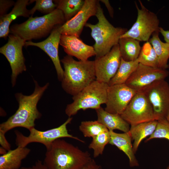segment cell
I'll return each mask as SVG.
<instances>
[{"label": "cell", "instance_id": "1", "mask_svg": "<svg viewBox=\"0 0 169 169\" xmlns=\"http://www.w3.org/2000/svg\"><path fill=\"white\" fill-rule=\"evenodd\" d=\"M35 88L33 93L26 95L21 93L15 94L18 103V107L15 113L6 121L0 125V131L6 133L14 128L22 127L28 130L34 127L35 121L40 118L41 114L37 108L38 103L44 92L48 88L49 83L44 86H40L37 82L34 80Z\"/></svg>", "mask_w": 169, "mask_h": 169}, {"label": "cell", "instance_id": "2", "mask_svg": "<svg viewBox=\"0 0 169 169\" xmlns=\"http://www.w3.org/2000/svg\"><path fill=\"white\" fill-rule=\"evenodd\" d=\"M92 159L88 151L59 139L46 149L43 163L47 169H82Z\"/></svg>", "mask_w": 169, "mask_h": 169}, {"label": "cell", "instance_id": "3", "mask_svg": "<svg viewBox=\"0 0 169 169\" xmlns=\"http://www.w3.org/2000/svg\"><path fill=\"white\" fill-rule=\"evenodd\" d=\"M61 61L64 68L61 86L68 94L74 96L96 80L94 61H76L67 55Z\"/></svg>", "mask_w": 169, "mask_h": 169}, {"label": "cell", "instance_id": "4", "mask_svg": "<svg viewBox=\"0 0 169 169\" xmlns=\"http://www.w3.org/2000/svg\"><path fill=\"white\" fill-rule=\"evenodd\" d=\"M65 22L62 12L56 8L50 13L40 17L31 16L23 23L13 25L10 28V33L26 41H31L47 36L55 27Z\"/></svg>", "mask_w": 169, "mask_h": 169}, {"label": "cell", "instance_id": "5", "mask_svg": "<svg viewBox=\"0 0 169 169\" xmlns=\"http://www.w3.org/2000/svg\"><path fill=\"white\" fill-rule=\"evenodd\" d=\"M95 16L98 22L95 24L87 23L85 26L90 29L91 36L95 42L93 47L96 59L105 55L118 44L120 37L127 30L115 27L109 22L104 14L99 1Z\"/></svg>", "mask_w": 169, "mask_h": 169}, {"label": "cell", "instance_id": "6", "mask_svg": "<svg viewBox=\"0 0 169 169\" xmlns=\"http://www.w3.org/2000/svg\"><path fill=\"white\" fill-rule=\"evenodd\" d=\"M108 84L95 80L77 95L73 96V102L67 105L65 110L69 117L75 115L78 111L88 109L95 110L106 103Z\"/></svg>", "mask_w": 169, "mask_h": 169}, {"label": "cell", "instance_id": "7", "mask_svg": "<svg viewBox=\"0 0 169 169\" xmlns=\"http://www.w3.org/2000/svg\"><path fill=\"white\" fill-rule=\"evenodd\" d=\"M72 117H69L67 120L59 126L45 131H40L35 127L29 131L28 136L24 135L18 131H15L16 136L15 143L18 147H26L32 143H39L44 145L46 149L49 148L53 142L57 139L62 138H69L75 139L82 143L84 141L69 134L67 129V125L72 120Z\"/></svg>", "mask_w": 169, "mask_h": 169}, {"label": "cell", "instance_id": "8", "mask_svg": "<svg viewBox=\"0 0 169 169\" xmlns=\"http://www.w3.org/2000/svg\"><path fill=\"white\" fill-rule=\"evenodd\" d=\"M139 2L140 8L135 3L137 11L136 22L120 38L129 37L146 42L154 33L159 32V20L156 15L146 8L140 0Z\"/></svg>", "mask_w": 169, "mask_h": 169}, {"label": "cell", "instance_id": "9", "mask_svg": "<svg viewBox=\"0 0 169 169\" xmlns=\"http://www.w3.org/2000/svg\"><path fill=\"white\" fill-rule=\"evenodd\" d=\"M8 37L7 43L0 48V53L5 57L10 64L12 70L11 81L13 87L18 75L27 70L22 51L26 41L12 34H9Z\"/></svg>", "mask_w": 169, "mask_h": 169}, {"label": "cell", "instance_id": "10", "mask_svg": "<svg viewBox=\"0 0 169 169\" xmlns=\"http://www.w3.org/2000/svg\"><path fill=\"white\" fill-rule=\"evenodd\" d=\"M139 91L144 94L151 104L156 120L166 118L169 110L168 82L165 79L157 80Z\"/></svg>", "mask_w": 169, "mask_h": 169}, {"label": "cell", "instance_id": "11", "mask_svg": "<svg viewBox=\"0 0 169 169\" xmlns=\"http://www.w3.org/2000/svg\"><path fill=\"white\" fill-rule=\"evenodd\" d=\"M120 115L131 125L156 120L151 104L141 91L137 92Z\"/></svg>", "mask_w": 169, "mask_h": 169}, {"label": "cell", "instance_id": "12", "mask_svg": "<svg viewBox=\"0 0 169 169\" xmlns=\"http://www.w3.org/2000/svg\"><path fill=\"white\" fill-rule=\"evenodd\" d=\"M169 72L166 69L151 67L139 63L125 84L138 92L156 81L165 80Z\"/></svg>", "mask_w": 169, "mask_h": 169}, {"label": "cell", "instance_id": "13", "mask_svg": "<svg viewBox=\"0 0 169 169\" xmlns=\"http://www.w3.org/2000/svg\"><path fill=\"white\" fill-rule=\"evenodd\" d=\"M136 92L125 84L109 85L105 110L121 115Z\"/></svg>", "mask_w": 169, "mask_h": 169}, {"label": "cell", "instance_id": "14", "mask_svg": "<svg viewBox=\"0 0 169 169\" xmlns=\"http://www.w3.org/2000/svg\"><path fill=\"white\" fill-rule=\"evenodd\" d=\"M99 2L96 0H85L80 10L71 19L60 26L61 35L79 37L89 18L95 16Z\"/></svg>", "mask_w": 169, "mask_h": 169}, {"label": "cell", "instance_id": "15", "mask_svg": "<svg viewBox=\"0 0 169 169\" xmlns=\"http://www.w3.org/2000/svg\"><path fill=\"white\" fill-rule=\"evenodd\" d=\"M121 55L118 44L105 55L94 60L96 80L108 83L116 74L120 66Z\"/></svg>", "mask_w": 169, "mask_h": 169}, {"label": "cell", "instance_id": "16", "mask_svg": "<svg viewBox=\"0 0 169 169\" xmlns=\"http://www.w3.org/2000/svg\"><path fill=\"white\" fill-rule=\"evenodd\" d=\"M59 25L55 27L52 31L49 36L45 40L39 42L26 41L25 46L37 47L42 50L50 57L54 66L59 81L62 80L64 70L62 68L59 56V47L61 35Z\"/></svg>", "mask_w": 169, "mask_h": 169}, {"label": "cell", "instance_id": "17", "mask_svg": "<svg viewBox=\"0 0 169 169\" xmlns=\"http://www.w3.org/2000/svg\"><path fill=\"white\" fill-rule=\"evenodd\" d=\"M59 44L67 55L75 57L79 60H87L96 55L93 46L86 44L75 36L61 35Z\"/></svg>", "mask_w": 169, "mask_h": 169}, {"label": "cell", "instance_id": "18", "mask_svg": "<svg viewBox=\"0 0 169 169\" xmlns=\"http://www.w3.org/2000/svg\"><path fill=\"white\" fill-rule=\"evenodd\" d=\"M28 0H18L15 3L12 11L0 17V37L6 38L10 33V25L12 22L19 17H30L29 10L27 6Z\"/></svg>", "mask_w": 169, "mask_h": 169}, {"label": "cell", "instance_id": "19", "mask_svg": "<svg viewBox=\"0 0 169 169\" xmlns=\"http://www.w3.org/2000/svg\"><path fill=\"white\" fill-rule=\"evenodd\" d=\"M110 138L109 144L116 146L127 156L131 167L137 166L139 165L135 155L131 143L132 138L130 132L117 133L109 131Z\"/></svg>", "mask_w": 169, "mask_h": 169}, {"label": "cell", "instance_id": "20", "mask_svg": "<svg viewBox=\"0 0 169 169\" xmlns=\"http://www.w3.org/2000/svg\"><path fill=\"white\" fill-rule=\"evenodd\" d=\"M97 120L105 126L109 131L118 130L124 132L129 131V124L119 114L109 113L100 107L95 110Z\"/></svg>", "mask_w": 169, "mask_h": 169}, {"label": "cell", "instance_id": "21", "mask_svg": "<svg viewBox=\"0 0 169 169\" xmlns=\"http://www.w3.org/2000/svg\"><path fill=\"white\" fill-rule=\"evenodd\" d=\"M27 147H17L0 156V169H20L22 161L30 153Z\"/></svg>", "mask_w": 169, "mask_h": 169}, {"label": "cell", "instance_id": "22", "mask_svg": "<svg viewBox=\"0 0 169 169\" xmlns=\"http://www.w3.org/2000/svg\"><path fill=\"white\" fill-rule=\"evenodd\" d=\"M157 124V120H154L131 125L129 132L134 140L133 148L135 153L142 141L153 133Z\"/></svg>", "mask_w": 169, "mask_h": 169}, {"label": "cell", "instance_id": "23", "mask_svg": "<svg viewBox=\"0 0 169 169\" xmlns=\"http://www.w3.org/2000/svg\"><path fill=\"white\" fill-rule=\"evenodd\" d=\"M140 42L131 38H120L118 44L121 58L126 61L136 60L141 48Z\"/></svg>", "mask_w": 169, "mask_h": 169}, {"label": "cell", "instance_id": "24", "mask_svg": "<svg viewBox=\"0 0 169 169\" xmlns=\"http://www.w3.org/2000/svg\"><path fill=\"white\" fill-rule=\"evenodd\" d=\"M138 59L126 61L121 58L119 68L114 76L108 84L109 86L125 84L139 64Z\"/></svg>", "mask_w": 169, "mask_h": 169}, {"label": "cell", "instance_id": "25", "mask_svg": "<svg viewBox=\"0 0 169 169\" xmlns=\"http://www.w3.org/2000/svg\"><path fill=\"white\" fill-rule=\"evenodd\" d=\"M159 32L154 33L149 42L153 48L159 61V68L166 69L169 67V44L162 42L159 38Z\"/></svg>", "mask_w": 169, "mask_h": 169}, {"label": "cell", "instance_id": "26", "mask_svg": "<svg viewBox=\"0 0 169 169\" xmlns=\"http://www.w3.org/2000/svg\"><path fill=\"white\" fill-rule=\"evenodd\" d=\"M83 0H54L57 5V8L61 11L66 22L74 17L84 5Z\"/></svg>", "mask_w": 169, "mask_h": 169}, {"label": "cell", "instance_id": "27", "mask_svg": "<svg viewBox=\"0 0 169 169\" xmlns=\"http://www.w3.org/2000/svg\"><path fill=\"white\" fill-rule=\"evenodd\" d=\"M137 59L139 63L143 65L159 68V63L158 56L149 41L145 43L141 47Z\"/></svg>", "mask_w": 169, "mask_h": 169}, {"label": "cell", "instance_id": "28", "mask_svg": "<svg viewBox=\"0 0 169 169\" xmlns=\"http://www.w3.org/2000/svg\"><path fill=\"white\" fill-rule=\"evenodd\" d=\"M88 147L93 151V157L96 158L102 155L106 145L109 144L110 136L109 131L107 129L92 138Z\"/></svg>", "mask_w": 169, "mask_h": 169}, {"label": "cell", "instance_id": "29", "mask_svg": "<svg viewBox=\"0 0 169 169\" xmlns=\"http://www.w3.org/2000/svg\"><path fill=\"white\" fill-rule=\"evenodd\" d=\"M79 129L84 136L92 138L108 129L97 120L82 121L79 126Z\"/></svg>", "mask_w": 169, "mask_h": 169}, {"label": "cell", "instance_id": "30", "mask_svg": "<svg viewBox=\"0 0 169 169\" xmlns=\"http://www.w3.org/2000/svg\"><path fill=\"white\" fill-rule=\"evenodd\" d=\"M33 2H36L35 5L29 10L30 15L32 16L36 11L47 14L52 13L57 8V5L54 0H30V3Z\"/></svg>", "mask_w": 169, "mask_h": 169}, {"label": "cell", "instance_id": "31", "mask_svg": "<svg viewBox=\"0 0 169 169\" xmlns=\"http://www.w3.org/2000/svg\"><path fill=\"white\" fill-rule=\"evenodd\" d=\"M154 138H165L169 141V122L166 118L157 120L155 130L145 142Z\"/></svg>", "mask_w": 169, "mask_h": 169}, {"label": "cell", "instance_id": "32", "mask_svg": "<svg viewBox=\"0 0 169 169\" xmlns=\"http://www.w3.org/2000/svg\"><path fill=\"white\" fill-rule=\"evenodd\" d=\"M15 3L12 0H0V17L6 14V12L12 6L14 5Z\"/></svg>", "mask_w": 169, "mask_h": 169}, {"label": "cell", "instance_id": "33", "mask_svg": "<svg viewBox=\"0 0 169 169\" xmlns=\"http://www.w3.org/2000/svg\"><path fill=\"white\" fill-rule=\"evenodd\" d=\"M5 134L2 131H0V144L1 147L8 151L11 150V145L5 137Z\"/></svg>", "mask_w": 169, "mask_h": 169}, {"label": "cell", "instance_id": "34", "mask_svg": "<svg viewBox=\"0 0 169 169\" xmlns=\"http://www.w3.org/2000/svg\"><path fill=\"white\" fill-rule=\"evenodd\" d=\"M82 169H102V168L100 165L92 158Z\"/></svg>", "mask_w": 169, "mask_h": 169}, {"label": "cell", "instance_id": "35", "mask_svg": "<svg viewBox=\"0 0 169 169\" xmlns=\"http://www.w3.org/2000/svg\"><path fill=\"white\" fill-rule=\"evenodd\" d=\"M20 169H47L44 163L38 160L35 164L30 167H22Z\"/></svg>", "mask_w": 169, "mask_h": 169}, {"label": "cell", "instance_id": "36", "mask_svg": "<svg viewBox=\"0 0 169 169\" xmlns=\"http://www.w3.org/2000/svg\"><path fill=\"white\" fill-rule=\"evenodd\" d=\"M105 4L107 8L110 17L113 18L114 14V11L113 8L110 5L109 2L108 0H100Z\"/></svg>", "mask_w": 169, "mask_h": 169}, {"label": "cell", "instance_id": "37", "mask_svg": "<svg viewBox=\"0 0 169 169\" xmlns=\"http://www.w3.org/2000/svg\"><path fill=\"white\" fill-rule=\"evenodd\" d=\"M159 32L163 36L166 42L169 44V30H165L162 28L160 27Z\"/></svg>", "mask_w": 169, "mask_h": 169}, {"label": "cell", "instance_id": "38", "mask_svg": "<svg viewBox=\"0 0 169 169\" xmlns=\"http://www.w3.org/2000/svg\"><path fill=\"white\" fill-rule=\"evenodd\" d=\"M7 151L5 149L2 147H0V154L3 155L5 154L7 152Z\"/></svg>", "mask_w": 169, "mask_h": 169}, {"label": "cell", "instance_id": "39", "mask_svg": "<svg viewBox=\"0 0 169 169\" xmlns=\"http://www.w3.org/2000/svg\"><path fill=\"white\" fill-rule=\"evenodd\" d=\"M166 118L169 122V110L167 114Z\"/></svg>", "mask_w": 169, "mask_h": 169}, {"label": "cell", "instance_id": "40", "mask_svg": "<svg viewBox=\"0 0 169 169\" xmlns=\"http://www.w3.org/2000/svg\"><path fill=\"white\" fill-rule=\"evenodd\" d=\"M166 169H169V166L167 167Z\"/></svg>", "mask_w": 169, "mask_h": 169}]
</instances>
